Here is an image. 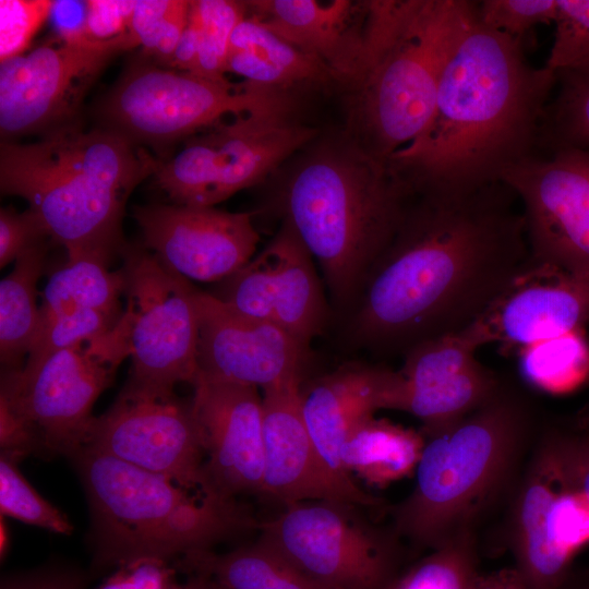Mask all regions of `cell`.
<instances>
[{
    "mask_svg": "<svg viewBox=\"0 0 589 589\" xmlns=\"http://www.w3.org/2000/svg\"><path fill=\"white\" fill-rule=\"evenodd\" d=\"M518 203L503 181L414 191L358 297L354 337L407 352L472 324L530 256Z\"/></svg>",
    "mask_w": 589,
    "mask_h": 589,
    "instance_id": "obj_1",
    "label": "cell"
},
{
    "mask_svg": "<svg viewBox=\"0 0 589 589\" xmlns=\"http://www.w3.org/2000/svg\"><path fill=\"white\" fill-rule=\"evenodd\" d=\"M555 86L556 73L531 65L521 41L486 28L476 11L443 71L428 125L388 163L413 191L502 181L537 154Z\"/></svg>",
    "mask_w": 589,
    "mask_h": 589,
    "instance_id": "obj_2",
    "label": "cell"
},
{
    "mask_svg": "<svg viewBox=\"0 0 589 589\" xmlns=\"http://www.w3.org/2000/svg\"><path fill=\"white\" fill-rule=\"evenodd\" d=\"M160 161L143 146L109 129L75 122L27 144L2 142L0 188L27 201L50 240L68 257L122 254L127 201Z\"/></svg>",
    "mask_w": 589,
    "mask_h": 589,
    "instance_id": "obj_3",
    "label": "cell"
},
{
    "mask_svg": "<svg viewBox=\"0 0 589 589\" xmlns=\"http://www.w3.org/2000/svg\"><path fill=\"white\" fill-rule=\"evenodd\" d=\"M412 188L361 145H326L290 173L285 219L317 261L339 304L358 299L393 238Z\"/></svg>",
    "mask_w": 589,
    "mask_h": 589,
    "instance_id": "obj_4",
    "label": "cell"
},
{
    "mask_svg": "<svg viewBox=\"0 0 589 589\" xmlns=\"http://www.w3.org/2000/svg\"><path fill=\"white\" fill-rule=\"evenodd\" d=\"M477 1H365L363 48L350 84L362 146L389 157L428 125L443 71Z\"/></svg>",
    "mask_w": 589,
    "mask_h": 589,
    "instance_id": "obj_5",
    "label": "cell"
},
{
    "mask_svg": "<svg viewBox=\"0 0 589 589\" xmlns=\"http://www.w3.org/2000/svg\"><path fill=\"white\" fill-rule=\"evenodd\" d=\"M72 458L89 503L100 565L209 550L254 526L236 500L189 491L92 448Z\"/></svg>",
    "mask_w": 589,
    "mask_h": 589,
    "instance_id": "obj_6",
    "label": "cell"
},
{
    "mask_svg": "<svg viewBox=\"0 0 589 589\" xmlns=\"http://www.w3.org/2000/svg\"><path fill=\"white\" fill-rule=\"evenodd\" d=\"M532 424L504 386L449 430L428 437L412 492L394 513L395 533L435 549L474 519L508 481Z\"/></svg>",
    "mask_w": 589,
    "mask_h": 589,
    "instance_id": "obj_7",
    "label": "cell"
},
{
    "mask_svg": "<svg viewBox=\"0 0 589 589\" xmlns=\"http://www.w3.org/2000/svg\"><path fill=\"white\" fill-rule=\"evenodd\" d=\"M129 337L123 310L108 333L19 371L2 372L0 404L23 423L35 453L72 458L85 446L94 404L130 357Z\"/></svg>",
    "mask_w": 589,
    "mask_h": 589,
    "instance_id": "obj_8",
    "label": "cell"
},
{
    "mask_svg": "<svg viewBox=\"0 0 589 589\" xmlns=\"http://www.w3.org/2000/svg\"><path fill=\"white\" fill-rule=\"evenodd\" d=\"M289 104L286 92L136 61L105 96L100 115L106 128L136 144L161 146L227 116L288 112Z\"/></svg>",
    "mask_w": 589,
    "mask_h": 589,
    "instance_id": "obj_9",
    "label": "cell"
},
{
    "mask_svg": "<svg viewBox=\"0 0 589 589\" xmlns=\"http://www.w3.org/2000/svg\"><path fill=\"white\" fill-rule=\"evenodd\" d=\"M121 255L132 360L128 382L158 390L193 385L199 372L200 290L144 247L127 245Z\"/></svg>",
    "mask_w": 589,
    "mask_h": 589,
    "instance_id": "obj_10",
    "label": "cell"
},
{
    "mask_svg": "<svg viewBox=\"0 0 589 589\" xmlns=\"http://www.w3.org/2000/svg\"><path fill=\"white\" fill-rule=\"evenodd\" d=\"M352 504L306 501L286 505L257 525L260 542L320 589H386L395 578L393 541L354 515Z\"/></svg>",
    "mask_w": 589,
    "mask_h": 589,
    "instance_id": "obj_11",
    "label": "cell"
},
{
    "mask_svg": "<svg viewBox=\"0 0 589 589\" xmlns=\"http://www.w3.org/2000/svg\"><path fill=\"white\" fill-rule=\"evenodd\" d=\"M136 47L129 33L107 41L57 35L1 62L2 137L45 134L74 122L86 93L108 62Z\"/></svg>",
    "mask_w": 589,
    "mask_h": 589,
    "instance_id": "obj_12",
    "label": "cell"
},
{
    "mask_svg": "<svg viewBox=\"0 0 589 589\" xmlns=\"http://www.w3.org/2000/svg\"><path fill=\"white\" fill-rule=\"evenodd\" d=\"M85 447L164 476L189 491L219 497L206 477L191 400L180 399L173 390L127 382L111 407L94 418Z\"/></svg>",
    "mask_w": 589,
    "mask_h": 589,
    "instance_id": "obj_13",
    "label": "cell"
},
{
    "mask_svg": "<svg viewBox=\"0 0 589 589\" xmlns=\"http://www.w3.org/2000/svg\"><path fill=\"white\" fill-rule=\"evenodd\" d=\"M501 180L521 206L530 256L589 276V151L536 154Z\"/></svg>",
    "mask_w": 589,
    "mask_h": 589,
    "instance_id": "obj_14",
    "label": "cell"
},
{
    "mask_svg": "<svg viewBox=\"0 0 589 589\" xmlns=\"http://www.w3.org/2000/svg\"><path fill=\"white\" fill-rule=\"evenodd\" d=\"M515 567L528 589H561L589 544V505L564 479L546 438L529 465L513 513Z\"/></svg>",
    "mask_w": 589,
    "mask_h": 589,
    "instance_id": "obj_15",
    "label": "cell"
},
{
    "mask_svg": "<svg viewBox=\"0 0 589 589\" xmlns=\"http://www.w3.org/2000/svg\"><path fill=\"white\" fill-rule=\"evenodd\" d=\"M287 113L237 116L189 140L177 163L194 203L212 207L261 182L316 136V129L289 121Z\"/></svg>",
    "mask_w": 589,
    "mask_h": 589,
    "instance_id": "obj_16",
    "label": "cell"
},
{
    "mask_svg": "<svg viewBox=\"0 0 589 589\" xmlns=\"http://www.w3.org/2000/svg\"><path fill=\"white\" fill-rule=\"evenodd\" d=\"M480 347L470 326L417 344L406 352L402 366L392 373L385 409L420 419L425 437L449 430L503 386L477 360Z\"/></svg>",
    "mask_w": 589,
    "mask_h": 589,
    "instance_id": "obj_17",
    "label": "cell"
},
{
    "mask_svg": "<svg viewBox=\"0 0 589 589\" xmlns=\"http://www.w3.org/2000/svg\"><path fill=\"white\" fill-rule=\"evenodd\" d=\"M209 293L241 314L279 326L305 349L326 320L313 256L286 219L263 250Z\"/></svg>",
    "mask_w": 589,
    "mask_h": 589,
    "instance_id": "obj_18",
    "label": "cell"
},
{
    "mask_svg": "<svg viewBox=\"0 0 589 589\" xmlns=\"http://www.w3.org/2000/svg\"><path fill=\"white\" fill-rule=\"evenodd\" d=\"M132 215L143 247L189 280H225L254 256L260 241L252 213L153 203L134 206Z\"/></svg>",
    "mask_w": 589,
    "mask_h": 589,
    "instance_id": "obj_19",
    "label": "cell"
},
{
    "mask_svg": "<svg viewBox=\"0 0 589 589\" xmlns=\"http://www.w3.org/2000/svg\"><path fill=\"white\" fill-rule=\"evenodd\" d=\"M589 322V276L531 256L472 323L481 346L518 350L584 329Z\"/></svg>",
    "mask_w": 589,
    "mask_h": 589,
    "instance_id": "obj_20",
    "label": "cell"
},
{
    "mask_svg": "<svg viewBox=\"0 0 589 589\" xmlns=\"http://www.w3.org/2000/svg\"><path fill=\"white\" fill-rule=\"evenodd\" d=\"M197 378L269 388L300 380L305 348L279 326L199 291Z\"/></svg>",
    "mask_w": 589,
    "mask_h": 589,
    "instance_id": "obj_21",
    "label": "cell"
},
{
    "mask_svg": "<svg viewBox=\"0 0 589 589\" xmlns=\"http://www.w3.org/2000/svg\"><path fill=\"white\" fill-rule=\"evenodd\" d=\"M192 386L191 408L213 492L228 500L263 493V402L257 387L205 378Z\"/></svg>",
    "mask_w": 589,
    "mask_h": 589,
    "instance_id": "obj_22",
    "label": "cell"
},
{
    "mask_svg": "<svg viewBox=\"0 0 589 589\" xmlns=\"http://www.w3.org/2000/svg\"><path fill=\"white\" fill-rule=\"evenodd\" d=\"M263 493L285 505L338 501L375 506L377 500L338 481L320 458L302 410L300 380L263 389Z\"/></svg>",
    "mask_w": 589,
    "mask_h": 589,
    "instance_id": "obj_23",
    "label": "cell"
},
{
    "mask_svg": "<svg viewBox=\"0 0 589 589\" xmlns=\"http://www.w3.org/2000/svg\"><path fill=\"white\" fill-rule=\"evenodd\" d=\"M248 14L305 55L334 79L349 83L363 48L365 1L254 0Z\"/></svg>",
    "mask_w": 589,
    "mask_h": 589,
    "instance_id": "obj_24",
    "label": "cell"
},
{
    "mask_svg": "<svg viewBox=\"0 0 589 589\" xmlns=\"http://www.w3.org/2000/svg\"><path fill=\"white\" fill-rule=\"evenodd\" d=\"M393 370L347 364L301 389V410L310 436L326 468L342 484L356 488L340 460L352 431L385 409Z\"/></svg>",
    "mask_w": 589,
    "mask_h": 589,
    "instance_id": "obj_25",
    "label": "cell"
},
{
    "mask_svg": "<svg viewBox=\"0 0 589 589\" xmlns=\"http://www.w3.org/2000/svg\"><path fill=\"white\" fill-rule=\"evenodd\" d=\"M228 72L253 85L286 93L296 85L334 79L320 61L280 38L250 14L231 35L226 60Z\"/></svg>",
    "mask_w": 589,
    "mask_h": 589,
    "instance_id": "obj_26",
    "label": "cell"
},
{
    "mask_svg": "<svg viewBox=\"0 0 589 589\" xmlns=\"http://www.w3.org/2000/svg\"><path fill=\"white\" fill-rule=\"evenodd\" d=\"M425 442L422 432L372 417L349 435L340 460L348 474L383 488L417 470Z\"/></svg>",
    "mask_w": 589,
    "mask_h": 589,
    "instance_id": "obj_27",
    "label": "cell"
},
{
    "mask_svg": "<svg viewBox=\"0 0 589 589\" xmlns=\"http://www.w3.org/2000/svg\"><path fill=\"white\" fill-rule=\"evenodd\" d=\"M48 239L22 252L0 283V359L2 372L23 369L39 323L37 284L43 276Z\"/></svg>",
    "mask_w": 589,
    "mask_h": 589,
    "instance_id": "obj_28",
    "label": "cell"
},
{
    "mask_svg": "<svg viewBox=\"0 0 589 589\" xmlns=\"http://www.w3.org/2000/svg\"><path fill=\"white\" fill-rule=\"evenodd\" d=\"M110 261L84 254L68 257L49 277L41 293L39 323L79 309L123 313V269L109 271Z\"/></svg>",
    "mask_w": 589,
    "mask_h": 589,
    "instance_id": "obj_29",
    "label": "cell"
},
{
    "mask_svg": "<svg viewBox=\"0 0 589 589\" xmlns=\"http://www.w3.org/2000/svg\"><path fill=\"white\" fill-rule=\"evenodd\" d=\"M180 564L214 578L224 589H320L260 541L224 554L192 551Z\"/></svg>",
    "mask_w": 589,
    "mask_h": 589,
    "instance_id": "obj_30",
    "label": "cell"
},
{
    "mask_svg": "<svg viewBox=\"0 0 589 589\" xmlns=\"http://www.w3.org/2000/svg\"><path fill=\"white\" fill-rule=\"evenodd\" d=\"M522 376L536 388L563 394L589 376V342L584 329L543 339L519 349Z\"/></svg>",
    "mask_w": 589,
    "mask_h": 589,
    "instance_id": "obj_31",
    "label": "cell"
},
{
    "mask_svg": "<svg viewBox=\"0 0 589 589\" xmlns=\"http://www.w3.org/2000/svg\"><path fill=\"white\" fill-rule=\"evenodd\" d=\"M556 86L541 124L539 148L546 154L589 151V67L557 72Z\"/></svg>",
    "mask_w": 589,
    "mask_h": 589,
    "instance_id": "obj_32",
    "label": "cell"
},
{
    "mask_svg": "<svg viewBox=\"0 0 589 589\" xmlns=\"http://www.w3.org/2000/svg\"><path fill=\"white\" fill-rule=\"evenodd\" d=\"M472 528H464L395 577L386 589H472L479 572Z\"/></svg>",
    "mask_w": 589,
    "mask_h": 589,
    "instance_id": "obj_33",
    "label": "cell"
},
{
    "mask_svg": "<svg viewBox=\"0 0 589 589\" xmlns=\"http://www.w3.org/2000/svg\"><path fill=\"white\" fill-rule=\"evenodd\" d=\"M191 1L136 0L129 34L143 53L171 69L179 39L188 24Z\"/></svg>",
    "mask_w": 589,
    "mask_h": 589,
    "instance_id": "obj_34",
    "label": "cell"
},
{
    "mask_svg": "<svg viewBox=\"0 0 589 589\" xmlns=\"http://www.w3.org/2000/svg\"><path fill=\"white\" fill-rule=\"evenodd\" d=\"M190 13L200 27V52L194 74L211 79L226 77V60L231 35L247 16L245 1H191Z\"/></svg>",
    "mask_w": 589,
    "mask_h": 589,
    "instance_id": "obj_35",
    "label": "cell"
},
{
    "mask_svg": "<svg viewBox=\"0 0 589 589\" xmlns=\"http://www.w3.org/2000/svg\"><path fill=\"white\" fill-rule=\"evenodd\" d=\"M21 459L22 457L19 455L1 452V516L11 517L56 533L70 534L73 531L70 520L27 482L19 469Z\"/></svg>",
    "mask_w": 589,
    "mask_h": 589,
    "instance_id": "obj_36",
    "label": "cell"
},
{
    "mask_svg": "<svg viewBox=\"0 0 589 589\" xmlns=\"http://www.w3.org/2000/svg\"><path fill=\"white\" fill-rule=\"evenodd\" d=\"M122 314L79 309L40 323L24 365L37 363L53 352L108 333L119 323Z\"/></svg>",
    "mask_w": 589,
    "mask_h": 589,
    "instance_id": "obj_37",
    "label": "cell"
},
{
    "mask_svg": "<svg viewBox=\"0 0 589 589\" xmlns=\"http://www.w3.org/2000/svg\"><path fill=\"white\" fill-rule=\"evenodd\" d=\"M553 24L545 67L554 73L589 67V0H556Z\"/></svg>",
    "mask_w": 589,
    "mask_h": 589,
    "instance_id": "obj_38",
    "label": "cell"
},
{
    "mask_svg": "<svg viewBox=\"0 0 589 589\" xmlns=\"http://www.w3.org/2000/svg\"><path fill=\"white\" fill-rule=\"evenodd\" d=\"M476 11L483 26L522 43L537 25L553 23L556 0H482Z\"/></svg>",
    "mask_w": 589,
    "mask_h": 589,
    "instance_id": "obj_39",
    "label": "cell"
},
{
    "mask_svg": "<svg viewBox=\"0 0 589 589\" xmlns=\"http://www.w3.org/2000/svg\"><path fill=\"white\" fill-rule=\"evenodd\" d=\"M55 1H0V61L28 51L37 32L51 16Z\"/></svg>",
    "mask_w": 589,
    "mask_h": 589,
    "instance_id": "obj_40",
    "label": "cell"
},
{
    "mask_svg": "<svg viewBox=\"0 0 589 589\" xmlns=\"http://www.w3.org/2000/svg\"><path fill=\"white\" fill-rule=\"evenodd\" d=\"M545 436L564 479L589 505V434L552 431Z\"/></svg>",
    "mask_w": 589,
    "mask_h": 589,
    "instance_id": "obj_41",
    "label": "cell"
},
{
    "mask_svg": "<svg viewBox=\"0 0 589 589\" xmlns=\"http://www.w3.org/2000/svg\"><path fill=\"white\" fill-rule=\"evenodd\" d=\"M118 566L98 589H185L177 581L168 560L145 556Z\"/></svg>",
    "mask_w": 589,
    "mask_h": 589,
    "instance_id": "obj_42",
    "label": "cell"
},
{
    "mask_svg": "<svg viewBox=\"0 0 589 589\" xmlns=\"http://www.w3.org/2000/svg\"><path fill=\"white\" fill-rule=\"evenodd\" d=\"M50 239L36 215L27 208L23 213L11 207L0 211V266L15 262L34 244Z\"/></svg>",
    "mask_w": 589,
    "mask_h": 589,
    "instance_id": "obj_43",
    "label": "cell"
},
{
    "mask_svg": "<svg viewBox=\"0 0 589 589\" xmlns=\"http://www.w3.org/2000/svg\"><path fill=\"white\" fill-rule=\"evenodd\" d=\"M136 0H89L83 36L95 41H107L129 33Z\"/></svg>",
    "mask_w": 589,
    "mask_h": 589,
    "instance_id": "obj_44",
    "label": "cell"
},
{
    "mask_svg": "<svg viewBox=\"0 0 589 589\" xmlns=\"http://www.w3.org/2000/svg\"><path fill=\"white\" fill-rule=\"evenodd\" d=\"M1 589H82L80 580L70 574L38 572L7 578Z\"/></svg>",
    "mask_w": 589,
    "mask_h": 589,
    "instance_id": "obj_45",
    "label": "cell"
},
{
    "mask_svg": "<svg viewBox=\"0 0 589 589\" xmlns=\"http://www.w3.org/2000/svg\"><path fill=\"white\" fill-rule=\"evenodd\" d=\"M200 43V27L190 13L188 24L175 50L171 69L194 73L199 60Z\"/></svg>",
    "mask_w": 589,
    "mask_h": 589,
    "instance_id": "obj_46",
    "label": "cell"
},
{
    "mask_svg": "<svg viewBox=\"0 0 589 589\" xmlns=\"http://www.w3.org/2000/svg\"><path fill=\"white\" fill-rule=\"evenodd\" d=\"M86 1H55L51 16L56 21L59 36H83Z\"/></svg>",
    "mask_w": 589,
    "mask_h": 589,
    "instance_id": "obj_47",
    "label": "cell"
},
{
    "mask_svg": "<svg viewBox=\"0 0 589 589\" xmlns=\"http://www.w3.org/2000/svg\"><path fill=\"white\" fill-rule=\"evenodd\" d=\"M472 589H528L517 568L506 567L479 574Z\"/></svg>",
    "mask_w": 589,
    "mask_h": 589,
    "instance_id": "obj_48",
    "label": "cell"
},
{
    "mask_svg": "<svg viewBox=\"0 0 589 589\" xmlns=\"http://www.w3.org/2000/svg\"><path fill=\"white\" fill-rule=\"evenodd\" d=\"M561 589H589V569L573 570Z\"/></svg>",
    "mask_w": 589,
    "mask_h": 589,
    "instance_id": "obj_49",
    "label": "cell"
},
{
    "mask_svg": "<svg viewBox=\"0 0 589 589\" xmlns=\"http://www.w3.org/2000/svg\"><path fill=\"white\" fill-rule=\"evenodd\" d=\"M185 589H224V587L207 575L196 574L185 584Z\"/></svg>",
    "mask_w": 589,
    "mask_h": 589,
    "instance_id": "obj_50",
    "label": "cell"
},
{
    "mask_svg": "<svg viewBox=\"0 0 589 589\" xmlns=\"http://www.w3.org/2000/svg\"><path fill=\"white\" fill-rule=\"evenodd\" d=\"M0 534H1V541H0V553H1V557L3 558L7 551H8V543H9V538H8V529H7V525L4 524V520H3V517L1 516V529H0Z\"/></svg>",
    "mask_w": 589,
    "mask_h": 589,
    "instance_id": "obj_51",
    "label": "cell"
},
{
    "mask_svg": "<svg viewBox=\"0 0 589 589\" xmlns=\"http://www.w3.org/2000/svg\"><path fill=\"white\" fill-rule=\"evenodd\" d=\"M577 428L582 431H589V406L582 409L577 418Z\"/></svg>",
    "mask_w": 589,
    "mask_h": 589,
    "instance_id": "obj_52",
    "label": "cell"
}]
</instances>
